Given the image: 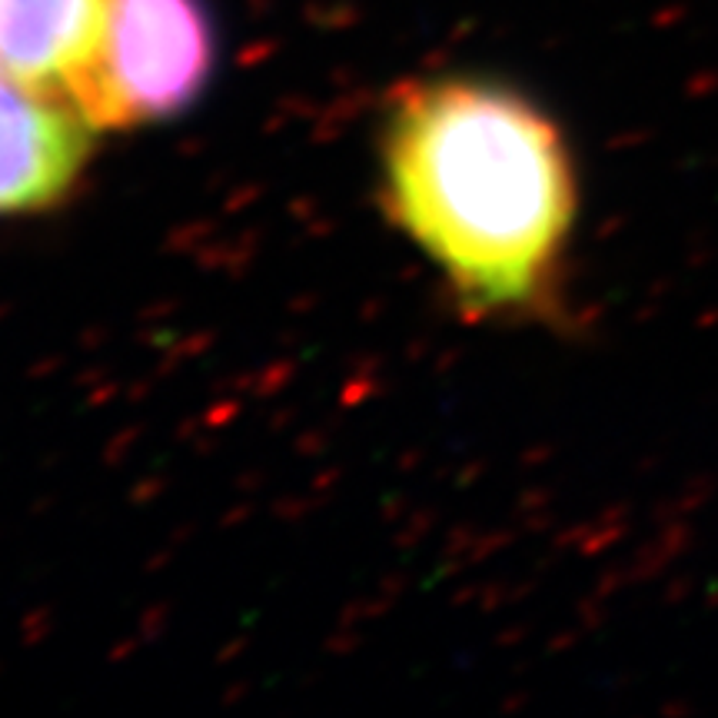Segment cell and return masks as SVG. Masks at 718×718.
<instances>
[{
  "instance_id": "obj_1",
  "label": "cell",
  "mask_w": 718,
  "mask_h": 718,
  "mask_svg": "<svg viewBox=\"0 0 718 718\" xmlns=\"http://www.w3.org/2000/svg\"><path fill=\"white\" fill-rule=\"evenodd\" d=\"M379 167L389 214L466 303L515 309L549 287L579 186L562 130L530 97L476 77L406 84Z\"/></svg>"
},
{
  "instance_id": "obj_2",
  "label": "cell",
  "mask_w": 718,
  "mask_h": 718,
  "mask_svg": "<svg viewBox=\"0 0 718 718\" xmlns=\"http://www.w3.org/2000/svg\"><path fill=\"white\" fill-rule=\"evenodd\" d=\"M217 37L204 0H104L90 53L63 87L94 130L170 120L214 77Z\"/></svg>"
},
{
  "instance_id": "obj_3",
  "label": "cell",
  "mask_w": 718,
  "mask_h": 718,
  "mask_svg": "<svg viewBox=\"0 0 718 718\" xmlns=\"http://www.w3.org/2000/svg\"><path fill=\"white\" fill-rule=\"evenodd\" d=\"M94 150V126L53 94L0 71V214L60 204Z\"/></svg>"
},
{
  "instance_id": "obj_4",
  "label": "cell",
  "mask_w": 718,
  "mask_h": 718,
  "mask_svg": "<svg viewBox=\"0 0 718 718\" xmlns=\"http://www.w3.org/2000/svg\"><path fill=\"white\" fill-rule=\"evenodd\" d=\"M104 0H0V71L63 97L97 40Z\"/></svg>"
}]
</instances>
